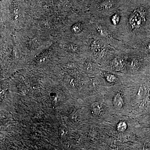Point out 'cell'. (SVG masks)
I'll return each instance as SVG.
<instances>
[{
  "label": "cell",
  "mask_w": 150,
  "mask_h": 150,
  "mask_svg": "<svg viewBox=\"0 0 150 150\" xmlns=\"http://www.w3.org/2000/svg\"><path fill=\"white\" fill-rule=\"evenodd\" d=\"M113 103L114 106L117 109H120L123 107V99L119 94H117L114 96L113 100Z\"/></svg>",
  "instance_id": "obj_7"
},
{
  "label": "cell",
  "mask_w": 150,
  "mask_h": 150,
  "mask_svg": "<svg viewBox=\"0 0 150 150\" xmlns=\"http://www.w3.org/2000/svg\"><path fill=\"white\" fill-rule=\"evenodd\" d=\"M110 65L112 69L115 71H121L126 65V61L123 56H116L112 59Z\"/></svg>",
  "instance_id": "obj_5"
},
{
  "label": "cell",
  "mask_w": 150,
  "mask_h": 150,
  "mask_svg": "<svg viewBox=\"0 0 150 150\" xmlns=\"http://www.w3.org/2000/svg\"><path fill=\"white\" fill-rule=\"evenodd\" d=\"M102 110V106L99 102H95L92 105L91 111L93 115H99Z\"/></svg>",
  "instance_id": "obj_6"
},
{
  "label": "cell",
  "mask_w": 150,
  "mask_h": 150,
  "mask_svg": "<svg viewBox=\"0 0 150 150\" xmlns=\"http://www.w3.org/2000/svg\"><path fill=\"white\" fill-rule=\"evenodd\" d=\"M119 24L109 32L113 39L126 48L135 49L150 38V5L142 4L129 9L117 8Z\"/></svg>",
  "instance_id": "obj_1"
},
{
  "label": "cell",
  "mask_w": 150,
  "mask_h": 150,
  "mask_svg": "<svg viewBox=\"0 0 150 150\" xmlns=\"http://www.w3.org/2000/svg\"><path fill=\"white\" fill-rule=\"evenodd\" d=\"M91 18L90 13L74 12L70 14L59 37L86 43L93 35Z\"/></svg>",
  "instance_id": "obj_3"
},
{
  "label": "cell",
  "mask_w": 150,
  "mask_h": 150,
  "mask_svg": "<svg viewBox=\"0 0 150 150\" xmlns=\"http://www.w3.org/2000/svg\"><path fill=\"white\" fill-rule=\"evenodd\" d=\"M106 80L109 82H114L116 80V77L114 75L108 74L106 76Z\"/></svg>",
  "instance_id": "obj_10"
},
{
  "label": "cell",
  "mask_w": 150,
  "mask_h": 150,
  "mask_svg": "<svg viewBox=\"0 0 150 150\" xmlns=\"http://www.w3.org/2000/svg\"><path fill=\"white\" fill-rule=\"evenodd\" d=\"M23 54L36 56L50 47L54 40L34 25L13 32Z\"/></svg>",
  "instance_id": "obj_2"
},
{
  "label": "cell",
  "mask_w": 150,
  "mask_h": 150,
  "mask_svg": "<svg viewBox=\"0 0 150 150\" xmlns=\"http://www.w3.org/2000/svg\"><path fill=\"white\" fill-rule=\"evenodd\" d=\"M130 67L131 69L134 71H137L139 67V62L137 59H134L131 60L130 63Z\"/></svg>",
  "instance_id": "obj_8"
},
{
  "label": "cell",
  "mask_w": 150,
  "mask_h": 150,
  "mask_svg": "<svg viewBox=\"0 0 150 150\" xmlns=\"http://www.w3.org/2000/svg\"><path fill=\"white\" fill-rule=\"evenodd\" d=\"M127 128V125L126 123L124 122H121L118 123V125H117V129L118 131H121V132H123L126 130Z\"/></svg>",
  "instance_id": "obj_9"
},
{
  "label": "cell",
  "mask_w": 150,
  "mask_h": 150,
  "mask_svg": "<svg viewBox=\"0 0 150 150\" xmlns=\"http://www.w3.org/2000/svg\"><path fill=\"white\" fill-rule=\"evenodd\" d=\"M54 43L61 55H76L88 53L86 43L82 41L59 37Z\"/></svg>",
  "instance_id": "obj_4"
}]
</instances>
